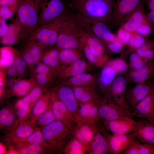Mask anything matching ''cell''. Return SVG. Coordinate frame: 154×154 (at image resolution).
Returning <instances> with one entry per match:
<instances>
[{
    "instance_id": "obj_14",
    "label": "cell",
    "mask_w": 154,
    "mask_h": 154,
    "mask_svg": "<svg viewBox=\"0 0 154 154\" xmlns=\"http://www.w3.org/2000/svg\"><path fill=\"white\" fill-rule=\"evenodd\" d=\"M109 133L108 131L99 125L88 145L87 153L89 154L111 153L108 139Z\"/></svg>"
},
{
    "instance_id": "obj_56",
    "label": "cell",
    "mask_w": 154,
    "mask_h": 154,
    "mask_svg": "<svg viewBox=\"0 0 154 154\" xmlns=\"http://www.w3.org/2000/svg\"><path fill=\"white\" fill-rule=\"evenodd\" d=\"M118 38L124 44H127L131 36V34L119 28L117 35Z\"/></svg>"
},
{
    "instance_id": "obj_18",
    "label": "cell",
    "mask_w": 154,
    "mask_h": 154,
    "mask_svg": "<svg viewBox=\"0 0 154 154\" xmlns=\"http://www.w3.org/2000/svg\"><path fill=\"white\" fill-rule=\"evenodd\" d=\"M96 100L85 103L79 106L76 119L77 123L87 122L98 125L100 119Z\"/></svg>"
},
{
    "instance_id": "obj_31",
    "label": "cell",
    "mask_w": 154,
    "mask_h": 154,
    "mask_svg": "<svg viewBox=\"0 0 154 154\" xmlns=\"http://www.w3.org/2000/svg\"><path fill=\"white\" fill-rule=\"evenodd\" d=\"M68 65L63 68L60 74V76L70 78L85 72L90 68L88 64L82 59L76 60Z\"/></svg>"
},
{
    "instance_id": "obj_43",
    "label": "cell",
    "mask_w": 154,
    "mask_h": 154,
    "mask_svg": "<svg viewBox=\"0 0 154 154\" xmlns=\"http://www.w3.org/2000/svg\"><path fill=\"white\" fill-rule=\"evenodd\" d=\"M145 42V38L137 33L131 34V38L127 44L128 48L124 55L136 51L142 46Z\"/></svg>"
},
{
    "instance_id": "obj_29",
    "label": "cell",
    "mask_w": 154,
    "mask_h": 154,
    "mask_svg": "<svg viewBox=\"0 0 154 154\" xmlns=\"http://www.w3.org/2000/svg\"><path fill=\"white\" fill-rule=\"evenodd\" d=\"M154 75V61L149 62L142 68L138 70L129 71L130 80L136 84L145 82Z\"/></svg>"
},
{
    "instance_id": "obj_49",
    "label": "cell",
    "mask_w": 154,
    "mask_h": 154,
    "mask_svg": "<svg viewBox=\"0 0 154 154\" xmlns=\"http://www.w3.org/2000/svg\"><path fill=\"white\" fill-rule=\"evenodd\" d=\"M34 70L37 74H46L51 76L52 70L51 67L42 62H38L35 65Z\"/></svg>"
},
{
    "instance_id": "obj_19",
    "label": "cell",
    "mask_w": 154,
    "mask_h": 154,
    "mask_svg": "<svg viewBox=\"0 0 154 154\" xmlns=\"http://www.w3.org/2000/svg\"><path fill=\"white\" fill-rule=\"evenodd\" d=\"M136 137V133L134 131L118 135L109 133L108 139L111 153L117 154L121 153Z\"/></svg>"
},
{
    "instance_id": "obj_58",
    "label": "cell",
    "mask_w": 154,
    "mask_h": 154,
    "mask_svg": "<svg viewBox=\"0 0 154 154\" xmlns=\"http://www.w3.org/2000/svg\"><path fill=\"white\" fill-rule=\"evenodd\" d=\"M0 26V37L3 38L8 33L9 28L5 22V19L1 18Z\"/></svg>"
},
{
    "instance_id": "obj_55",
    "label": "cell",
    "mask_w": 154,
    "mask_h": 154,
    "mask_svg": "<svg viewBox=\"0 0 154 154\" xmlns=\"http://www.w3.org/2000/svg\"><path fill=\"white\" fill-rule=\"evenodd\" d=\"M154 31L153 28L150 23L143 24L137 29L136 33L138 34L144 36L149 35Z\"/></svg>"
},
{
    "instance_id": "obj_7",
    "label": "cell",
    "mask_w": 154,
    "mask_h": 154,
    "mask_svg": "<svg viewBox=\"0 0 154 154\" xmlns=\"http://www.w3.org/2000/svg\"><path fill=\"white\" fill-rule=\"evenodd\" d=\"M70 11L66 0H41L39 5L37 27Z\"/></svg>"
},
{
    "instance_id": "obj_2",
    "label": "cell",
    "mask_w": 154,
    "mask_h": 154,
    "mask_svg": "<svg viewBox=\"0 0 154 154\" xmlns=\"http://www.w3.org/2000/svg\"><path fill=\"white\" fill-rule=\"evenodd\" d=\"M41 0H21L19 4L17 15L21 27L20 37L26 41L37 29L39 5Z\"/></svg>"
},
{
    "instance_id": "obj_46",
    "label": "cell",
    "mask_w": 154,
    "mask_h": 154,
    "mask_svg": "<svg viewBox=\"0 0 154 154\" xmlns=\"http://www.w3.org/2000/svg\"><path fill=\"white\" fill-rule=\"evenodd\" d=\"M107 63L113 67L118 74L125 72L127 70L128 65L122 58H118L112 60Z\"/></svg>"
},
{
    "instance_id": "obj_39",
    "label": "cell",
    "mask_w": 154,
    "mask_h": 154,
    "mask_svg": "<svg viewBox=\"0 0 154 154\" xmlns=\"http://www.w3.org/2000/svg\"><path fill=\"white\" fill-rule=\"evenodd\" d=\"M137 54L147 62L152 60L154 56V40H148L136 50Z\"/></svg>"
},
{
    "instance_id": "obj_42",
    "label": "cell",
    "mask_w": 154,
    "mask_h": 154,
    "mask_svg": "<svg viewBox=\"0 0 154 154\" xmlns=\"http://www.w3.org/2000/svg\"><path fill=\"white\" fill-rule=\"evenodd\" d=\"M17 140L31 143L38 144L47 149L48 153H50L48 146L44 139L41 130L38 128L28 137Z\"/></svg>"
},
{
    "instance_id": "obj_37",
    "label": "cell",
    "mask_w": 154,
    "mask_h": 154,
    "mask_svg": "<svg viewBox=\"0 0 154 154\" xmlns=\"http://www.w3.org/2000/svg\"><path fill=\"white\" fill-rule=\"evenodd\" d=\"M33 106L25 102L22 98L16 101L14 106L19 122L27 120Z\"/></svg>"
},
{
    "instance_id": "obj_34",
    "label": "cell",
    "mask_w": 154,
    "mask_h": 154,
    "mask_svg": "<svg viewBox=\"0 0 154 154\" xmlns=\"http://www.w3.org/2000/svg\"><path fill=\"white\" fill-rule=\"evenodd\" d=\"M88 147L72 135L62 151L64 154H84L87 152Z\"/></svg>"
},
{
    "instance_id": "obj_59",
    "label": "cell",
    "mask_w": 154,
    "mask_h": 154,
    "mask_svg": "<svg viewBox=\"0 0 154 154\" xmlns=\"http://www.w3.org/2000/svg\"><path fill=\"white\" fill-rule=\"evenodd\" d=\"M21 0H0V6L7 5L17 9Z\"/></svg>"
},
{
    "instance_id": "obj_38",
    "label": "cell",
    "mask_w": 154,
    "mask_h": 154,
    "mask_svg": "<svg viewBox=\"0 0 154 154\" xmlns=\"http://www.w3.org/2000/svg\"><path fill=\"white\" fill-rule=\"evenodd\" d=\"M56 120L54 116L51 100L46 110L37 119L34 123L41 129L46 125Z\"/></svg>"
},
{
    "instance_id": "obj_13",
    "label": "cell",
    "mask_w": 154,
    "mask_h": 154,
    "mask_svg": "<svg viewBox=\"0 0 154 154\" xmlns=\"http://www.w3.org/2000/svg\"><path fill=\"white\" fill-rule=\"evenodd\" d=\"M101 120L102 123L100 125L114 135H121L134 132L136 128V121L131 117L110 121Z\"/></svg>"
},
{
    "instance_id": "obj_52",
    "label": "cell",
    "mask_w": 154,
    "mask_h": 154,
    "mask_svg": "<svg viewBox=\"0 0 154 154\" xmlns=\"http://www.w3.org/2000/svg\"><path fill=\"white\" fill-rule=\"evenodd\" d=\"M14 109V106H8L2 108L0 111V127L9 115Z\"/></svg>"
},
{
    "instance_id": "obj_51",
    "label": "cell",
    "mask_w": 154,
    "mask_h": 154,
    "mask_svg": "<svg viewBox=\"0 0 154 154\" xmlns=\"http://www.w3.org/2000/svg\"><path fill=\"white\" fill-rule=\"evenodd\" d=\"M13 64L15 68L17 74L22 75L24 73L26 63L22 58H17Z\"/></svg>"
},
{
    "instance_id": "obj_20",
    "label": "cell",
    "mask_w": 154,
    "mask_h": 154,
    "mask_svg": "<svg viewBox=\"0 0 154 154\" xmlns=\"http://www.w3.org/2000/svg\"><path fill=\"white\" fill-rule=\"evenodd\" d=\"M54 91L59 99L72 114L76 120L79 105L72 88L64 84Z\"/></svg>"
},
{
    "instance_id": "obj_21",
    "label": "cell",
    "mask_w": 154,
    "mask_h": 154,
    "mask_svg": "<svg viewBox=\"0 0 154 154\" xmlns=\"http://www.w3.org/2000/svg\"><path fill=\"white\" fill-rule=\"evenodd\" d=\"M98 126L87 122L77 123L72 131V135L88 147Z\"/></svg>"
},
{
    "instance_id": "obj_11",
    "label": "cell",
    "mask_w": 154,
    "mask_h": 154,
    "mask_svg": "<svg viewBox=\"0 0 154 154\" xmlns=\"http://www.w3.org/2000/svg\"><path fill=\"white\" fill-rule=\"evenodd\" d=\"M144 7L143 2L141 0L137 6L127 16L120 28L132 34L136 33L137 29L142 25L150 23L147 19Z\"/></svg>"
},
{
    "instance_id": "obj_16",
    "label": "cell",
    "mask_w": 154,
    "mask_h": 154,
    "mask_svg": "<svg viewBox=\"0 0 154 154\" xmlns=\"http://www.w3.org/2000/svg\"><path fill=\"white\" fill-rule=\"evenodd\" d=\"M5 141L10 150L18 154L48 153L47 149L36 144H33L9 138L4 137Z\"/></svg>"
},
{
    "instance_id": "obj_35",
    "label": "cell",
    "mask_w": 154,
    "mask_h": 154,
    "mask_svg": "<svg viewBox=\"0 0 154 154\" xmlns=\"http://www.w3.org/2000/svg\"><path fill=\"white\" fill-rule=\"evenodd\" d=\"M80 42L81 51L84 53L90 63L95 66H100L104 65L108 60V57L106 55L98 56L93 54L88 46L83 36L80 39Z\"/></svg>"
},
{
    "instance_id": "obj_48",
    "label": "cell",
    "mask_w": 154,
    "mask_h": 154,
    "mask_svg": "<svg viewBox=\"0 0 154 154\" xmlns=\"http://www.w3.org/2000/svg\"><path fill=\"white\" fill-rule=\"evenodd\" d=\"M106 48L115 53L120 52L124 44L118 38L111 42H104Z\"/></svg>"
},
{
    "instance_id": "obj_26",
    "label": "cell",
    "mask_w": 154,
    "mask_h": 154,
    "mask_svg": "<svg viewBox=\"0 0 154 154\" xmlns=\"http://www.w3.org/2000/svg\"><path fill=\"white\" fill-rule=\"evenodd\" d=\"M38 128L34 123L24 121L19 122L14 129L5 135L4 137L17 139H24L30 135Z\"/></svg>"
},
{
    "instance_id": "obj_50",
    "label": "cell",
    "mask_w": 154,
    "mask_h": 154,
    "mask_svg": "<svg viewBox=\"0 0 154 154\" xmlns=\"http://www.w3.org/2000/svg\"><path fill=\"white\" fill-rule=\"evenodd\" d=\"M140 142L135 139L132 141L126 149L121 153L123 154H139V147Z\"/></svg>"
},
{
    "instance_id": "obj_24",
    "label": "cell",
    "mask_w": 154,
    "mask_h": 154,
    "mask_svg": "<svg viewBox=\"0 0 154 154\" xmlns=\"http://www.w3.org/2000/svg\"><path fill=\"white\" fill-rule=\"evenodd\" d=\"M135 132L139 141L143 143H151L154 137V125L149 120L141 119L136 121Z\"/></svg>"
},
{
    "instance_id": "obj_63",
    "label": "cell",
    "mask_w": 154,
    "mask_h": 154,
    "mask_svg": "<svg viewBox=\"0 0 154 154\" xmlns=\"http://www.w3.org/2000/svg\"></svg>"
},
{
    "instance_id": "obj_40",
    "label": "cell",
    "mask_w": 154,
    "mask_h": 154,
    "mask_svg": "<svg viewBox=\"0 0 154 154\" xmlns=\"http://www.w3.org/2000/svg\"><path fill=\"white\" fill-rule=\"evenodd\" d=\"M14 52L10 47L2 48L0 49V66L5 67L10 66L15 59Z\"/></svg>"
},
{
    "instance_id": "obj_62",
    "label": "cell",
    "mask_w": 154,
    "mask_h": 154,
    "mask_svg": "<svg viewBox=\"0 0 154 154\" xmlns=\"http://www.w3.org/2000/svg\"><path fill=\"white\" fill-rule=\"evenodd\" d=\"M151 143L154 145V137Z\"/></svg>"
},
{
    "instance_id": "obj_25",
    "label": "cell",
    "mask_w": 154,
    "mask_h": 154,
    "mask_svg": "<svg viewBox=\"0 0 154 154\" xmlns=\"http://www.w3.org/2000/svg\"><path fill=\"white\" fill-rule=\"evenodd\" d=\"M154 110V88L136 105L133 111L136 116L147 118Z\"/></svg>"
},
{
    "instance_id": "obj_54",
    "label": "cell",
    "mask_w": 154,
    "mask_h": 154,
    "mask_svg": "<svg viewBox=\"0 0 154 154\" xmlns=\"http://www.w3.org/2000/svg\"><path fill=\"white\" fill-rule=\"evenodd\" d=\"M14 9L16 10L14 8L7 5L0 6L1 18L5 19L11 17L13 15Z\"/></svg>"
},
{
    "instance_id": "obj_44",
    "label": "cell",
    "mask_w": 154,
    "mask_h": 154,
    "mask_svg": "<svg viewBox=\"0 0 154 154\" xmlns=\"http://www.w3.org/2000/svg\"><path fill=\"white\" fill-rule=\"evenodd\" d=\"M45 91V88L37 86L22 98L25 102L30 105H34Z\"/></svg>"
},
{
    "instance_id": "obj_32",
    "label": "cell",
    "mask_w": 154,
    "mask_h": 154,
    "mask_svg": "<svg viewBox=\"0 0 154 154\" xmlns=\"http://www.w3.org/2000/svg\"><path fill=\"white\" fill-rule=\"evenodd\" d=\"M97 84L96 77L90 74L83 72L70 78L64 85L71 87L78 86H89L96 88Z\"/></svg>"
},
{
    "instance_id": "obj_47",
    "label": "cell",
    "mask_w": 154,
    "mask_h": 154,
    "mask_svg": "<svg viewBox=\"0 0 154 154\" xmlns=\"http://www.w3.org/2000/svg\"><path fill=\"white\" fill-rule=\"evenodd\" d=\"M145 5L147 11L146 14L147 19L154 31V0H142Z\"/></svg>"
},
{
    "instance_id": "obj_12",
    "label": "cell",
    "mask_w": 154,
    "mask_h": 154,
    "mask_svg": "<svg viewBox=\"0 0 154 154\" xmlns=\"http://www.w3.org/2000/svg\"><path fill=\"white\" fill-rule=\"evenodd\" d=\"M127 80L122 75L116 77L112 83L108 96L124 108L133 112L128 105L126 98Z\"/></svg>"
},
{
    "instance_id": "obj_30",
    "label": "cell",
    "mask_w": 154,
    "mask_h": 154,
    "mask_svg": "<svg viewBox=\"0 0 154 154\" xmlns=\"http://www.w3.org/2000/svg\"><path fill=\"white\" fill-rule=\"evenodd\" d=\"M34 80L24 79L16 82L5 96L8 98L13 96L20 97L27 94L34 88L37 86Z\"/></svg>"
},
{
    "instance_id": "obj_6",
    "label": "cell",
    "mask_w": 154,
    "mask_h": 154,
    "mask_svg": "<svg viewBox=\"0 0 154 154\" xmlns=\"http://www.w3.org/2000/svg\"><path fill=\"white\" fill-rule=\"evenodd\" d=\"M100 119L107 121L136 116L134 112L127 110L115 102L109 96L100 97L96 100Z\"/></svg>"
},
{
    "instance_id": "obj_27",
    "label": "cell",
    "mask_w": 154,
    "mask_h": 154,
    "mask_svg": "<svg viewBox=\"0 0 154 154\" xmlns=\"http://www.w3.org/2000/svg\"><path fill=\"white\" fill-rule=\"evenodd\" d=\"M79 106L87 102L95 100L99 96L95 88L89 86L71 87Z\"/></svg>"
},
{
    "instance_id": "obj_36",
    "label": "cell",
    "mask_w": 154,
    "mask_h": 154,
    "mask_svg": "<svg viewBox=\"0 0 154 154\" xmlns=\"http://www.w3.org/2000/svg\"><path fill=\"white\" fill-rule=\"evenodd\" d=\"M60 63L64 65H69L79 59H82V52L74 49H60Z\"/></svg>"
},
{
    "instance_id": "obj_3",
    "label": "cell",
    "mask_w": 154,
    "mask_h": 154,
    "mask_svg": "<svg viewBox=\"0 0 154 154\" xmlns=\"http://www.w3.org/2000/svg\"><path fill=\"white\" fill-rule=\"evenodd\" d=\"M50 153L62 154L72 136V132L61 122L56 120L41 129Z\"/></svg>"
},
{
    "instance_id": "obj_9",
    "label": "cell",
    "mask_w": 154,
    "mask_h": 154,
    "mask_svg": "<svg viewBox=\"0 0 154 154\" xmlns=\"http://www.w3.org/2000/svg\"><path fill=\"white\" fill-rule=\"evenodd\" d=\"M141 0H116L110 24L114 27L120 25L137 7Z\"/></svg>"
},
{
    "instance_id": "obj_28",
    "label": "cell",
    "mask_w": 154,
    "mask_h": 154,
    "mask_svg": "<svg viewBox=\"0 0 154 154\" xmlns=\"http://www.w3.org/2000/svg\"><path fill=\"white\" fill-rule=\"evenodd\" d=\"M51 91L44 94L33 107L27 121L34 123L37 118L47 109L51 98Z\"/></svg>"
},
{
    "instance_id": "obj_53",
    "label": "cell",
    "mask_w": 154,
    "mask_h": 154,
    "mask_svg": "<svg viewBox=\"0 0 154 154\" xmlns=\"http://www.w3.org/2000/svg\"><path fill=\"white\" fill-rule=\"evenodd\" d=\"M139 154H154V145L151 143H140Z\"/></svg>"
},
{
    "instance_id": "obj_5",
    "label": "cell",
    "mask_w": 154,
    "mask_h": 154,
    "mask_svg": "<svg viewBox=\"0 0 154 154\" xmlns=\"http://www.w3.org/2000/svg\"><path fill=\"white\" fill-rule=\"evenodd\" d=\"M72 14L69 11L50 22L37 27L28 40L37 41L49 47L56 44L62 25Z\"/></svg>"
},
{
    "instance_id": "obj_10",
    "label": "cell",
    "mask_w": 154,
    "mask_h": 154,
    "mask_svg": "<svg viewBox=\"0 0 154 154\" xmlns=\"http://www.w3.org/2000/svg\"><path fill=\"white\" fill-rule=\"evenodd\" d=\"M51 100L53 112L56 119L72 131L77 124L74 116L58 98L55 91H51Z\"/></svg>"
},
{
    "instance_id": "obj_4",
    "label": "cell",
    "mask_w": 154,
    "mask_h": 154,
    "mask_svg": "<svg viewBox=\"0 0 154 154\" xmlns=\"http://www.w3.org/2000/svg\"><path fill=\"white\" fill-rule=\"evenodd\" d=\"M82 37L81 25L72 14L62 25L56 44L60 49H74L81 51L80 39Z\"/></svg>"
},
{
    "instance_id": "obj_23",
    "label": "cell",
    "mask_w": 154,
    "mask_h": 154,
    "mask_svg": "<svg viewBox=\"0 0 154 154\" xmlns=\"http://www.w3.org/2000/svg\"><path fill=\"white\" fill-rule=\"evenodd\" d=\"M117 74L116 71L110 65L107 63L105 65L98 80L99 87L103 96L108 95L110 86Z\"/></svg>"
},
{
    "instance_id": "obj_1",
    "label": "cell",
    "mask_w": 154,
    "mask_h": 154,
    "mask_svg": "<svg viewBox=\"0 0 154 154\" xmlns=\"http://www.w3.org/2000/svg\"><path fill=\"white\" fill-rule=\"evenodd\" d=\"M69 8L86 17L110 24L115 0H66Z\"/></svg>"
},
{
    "instance_id": "obj_45",
    "label": "cell",
    "mask_w": 154,
    "mask_h": 154,
    "mask_svg": "<svg viewBox=\"0 0 154 154\" xmlns=\"http://www.w3.org/2000/svg\"><path fill=\"white\" fill-rule=\"evenodd\" d=\"M130 71H135L142 68L148 62L141 58L136 52H132L129 58Z\"/></svg>"
},
{
    "instance_id": "obj_60",
    "label": "cell",
    "mask_w": 154,
    "mask_h": 154,
    "mask_svg": "<svg viewBox=\"0 0 154 154\" xmlns=\"http://www.w3.org/2000/svg\"><path fill=\"white\" fill-rule=\"evenodd\" d=\"M7 74L8 76L10 77H13L17 74L16 69L13 64L10 66L8 68Z\"/></svg>"
},
{
    "instance_id": "obj_15",
    "label": "cell",
    "mask_w": 154,
    "mask_h": 154,
    "mask_svg": "<svg viewBox=\"0 0 154 154\" xmlns=\"http://www.w3.org/2000/svg\"><path fill=\"white\" fill-rule=\"evenodd\" d=\"M154 88V80L137 84L126 90V98L127 104L133 111L137 104Z\"/></svg>"
},
{
    "instance_id": "obj_22",
    "label": "cell",
    "mask_w": 154,
    "mask_h": 154,
    "mask_svg": "<svg viewBox=\"0 0 154 154\" xmlns=\"http://www.w3.org/2000/svg\"><path fill=\"white\" fill-rule=\"evenodd\" d=\"M81 25L82 26L83 36L87 44L92 53L98 56L105 55L104 54L106 48L104 42L88 28Z\"/></svg>"
},
{
    "instance_id": "obj_61",
    "label": "cell",
    "mask_w": 154,
    "mask_h": 154,
    "mask_svg": "<svg viewBox=\"0 0 154 154\" xmlns=\"http://www.w3.org/2000/svg\"><path fill=\"white\" fill-rule=\"evenodd\" d=\"M146 119L154 125V110L151 114Z\"/></svg>"
},
{
    "instance_id": "obj_41",
    "label": "cell",
    "mask_w": 154,
    "mask_h": 154,
    "mask_svg": "<svg viewBox=\"0 0 154 154\" xmlns=\"http://www.w3.org/2000/svg\"><path fill=\"white\" fill-rule=\"evenodd\" d=\"M19 123V121L14 108L0 127V130L5 135L14 129Z\"/></svg>"
},
{
    "instance_id": "obj_17",
    "label": "cell",
    "mask_w": 154,
    "mask_h": 154,
    "mask_svg": "<svg viewBox=\"0 0 154 154\" xmlns=\"http://www.w3.org/2000/svg\"><path fill=\"white\" fill-rule=\"evenodd\" d=\"M26 41L21 54L22 58L29 65H34L40 59L46 46L34 40Z\"/></svg>"
},
{
    "instance_id": "obj_8",
    "label": "cell",
    "mask_w": 154,
    "mask_h": 154,
    "mask_svg": "<svg viewBox=\"0 0 154 154\" xmlns=\"http://www.w3.org/2000/svg\"><path fill=\"white\" fill-rule=\"evenodd\" d=\"M74 15L82 25L88 28L103 42H113L117 38V35L111 31L108 25L104 23L78 13Z\"/></svg>"
},
{
    "instance_id": "obj_57",
    "label": "cell",
    "mask_w": 154,
    "mask_h": 154,
    "mask_svg": "<svg viewBox=\"0 0 154 154\" xmlns=\"http://www.w3.org/2000/svg\"><path fill=\"white\" fill-rule=\"evenodd\" d=\"M50 76L42 74H37L35 77V81L37 84L43 85L49 80Z\"/></svg>"
},
{
    "instance_id": "obj_33",
    "label": "cell",
    "mask_w": 154,
    "mask_h": 154,
    "mask_svg": "<svg viewBox=\"0 0 154 154\" xmlns=\"http://www.w3.org/2000/svg\"><path fill=\"white\" fill-rule=\"evenodd\" d=\"M60 49L56 47L45 50L40 60L42 62L52 68H56L60 63Z\"/></svg>"
}]
</instances>
